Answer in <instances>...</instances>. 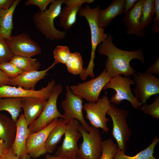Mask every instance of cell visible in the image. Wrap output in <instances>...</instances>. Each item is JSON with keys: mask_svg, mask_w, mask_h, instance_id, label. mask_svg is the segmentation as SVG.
<instances>
[{"mask_svg": "<svg viewBox=\"0 0 159 159\" xmlns=\"http://www.w3.org/2000/svg\"><path fill=\"white\" fill-rule=\"evenodd\" d=\"M155 0H144L140 18V23L145 28H148L155 14Z\"/></svg>", "mask_w": 159, "mask_h": 159, "instance_id": "28", "label": "cell"}, {"mask_svg": "<svg viewBox=\"0 0 159 159\" xmlns=\"http://www.w3.org/2000/svg\"><path fill=\"white\" fill-rule=\"evenodd\" d=\"M10 62L15 65L23 72L38 71L40 63L36 59L31 57L14 56Z\"/></svg>", "mask_w": 159, "mask_h": 159, "instance_id": "27", "label": "cell"}, {"mask_svg": "<svg viewBox=\"0 0 159 159\" xmlns=\"http://www.w3.org/2000/svg\"><path fill=\"white\" fill-rule=\"evenodd\" d=\"M0 159H18L11 147L8 149L0 157Z\"/></svg>", "mask_w": 159, "mask_h": 159, "instance_id": "38", "label": "cell"}, {"mask_svg": "<svg viewBox=\"0 0 159 159\" xmlns=\"http://www.w3.org/2000/svg\"><path fill=\"white\" fill-rule=\"evenodd\" d=\"M8 149V148L5 142L0 139V157Z\"/></svg>", "mask_w": 159, "mask_h": 159, "instance_id": "42", "label": "cell"}, {"mask_svg": "<svg viewBox=\"0 0 159 159\" xmlns=\"http://www.w3.org/2000/svg\"><path fill=\"white\" fill-rule=\"evenodd\" d=\"M102 153L100 159H114L118 148L117 145L111 138H108L102 142Z\"/></svg>", "mask_w": 159, "mask_h": 159, "instance_id": "30", "label": "cell"}, {"mask_svg": "<svg viewBox=\"0 0 159 159\" xmlns=\"http://www.w3.org/2000/svg\"><path fill=\"white\" fill-rule=\"evenodd\" d=\"M65 65L67 71L74 75H79L84 69L81 55L77 52L71 53Z\"/></svg>", "mask_w": 159, "mask_h": 159, "instance_id": "29", "label": "cell"}, {"mask_svg": "<svg viewBox=\"0 0 159 159\" xmlns=\"http://www.w3.org/2000/svg\"><path fill=\"white\" fill-rule=\"evenodd\" d=\"M66 159H79L77 157H72L69 158H68Z\"/></svg>", "mask_w": 159, "mask_h": 159, "instance_id": "44", "label": "cell"}, {"mask_svg": "<svg viewBox=\"0 0 159 159\" xmlns=\"http://www.w3.org/2000/svg\"><path fill=\"white\" fill-rule=\"evenodd\" d=\"M135 84L133 94L141 104L146 103L151 96L159 93V79L147 73L138 72L133 75Z\"/></svg>", "mask_w": 159, "mask_h": 159, "instance_id": "11", "label": "cell"}, {"mask_svg": "<svg viewBox=\"0 0 159 159\" xmlns=\"http://www.w3.org/2000/svg\"><path fill=\"white\" fill-rule=\"evenodd\" d=\"M78 130L83 138L77 155L79 159H100L102 153V139L99 130L92 126L89 132L80 124Z\"/></svg>", "mask_w": 159, "mask_h": 159, "instance_id": "5", "label": "cell"}, {"mask_svg": "<svg viewBox=\"0 0 159 159\" xmlns=\"http://www.w3.org/2000/svg\"><path fill=\"white\" fill-rule=\"evenodd\" d=\"M66 128V123L62 118H59L57 124L52 130L47 138L46 148L47 152L52 153L64 135Z\"/></svg>", "mask_w": 159, "mask_h": 159, "instance_id": "24", "label": "cell"}, {"mask_svg": "<svg viewBox=\"0 0 159 159\" xmlns=\"http://www.w3.org/2000/svg\"><path fill=\"white\" fill-rule=\"evenodd\" d=\"M111 78L104 69L97 77L88 81L73 85L69 87L72 92L90 102H95L99 99L100 93Z\"/></svg>", "mask_w": 159, "mask_h": 159, "instance_id": "8", "label": "cell"}, {"mask_svg": "<svg viewBox=\"0 0 159 159\" xmlns=\"http://www.w3.org/2000/svg\"><path fill=\"white\" fill-rule=\"evenodd\" d=\"M54 79L49 82L47 85L39 90H26L21 87L4 85L0 87V99L6 97H36L46 100L49 99L56 85Z\"/></svg>", "mask_w": 159, "mask_h": 159, "instance_id": "14", "label": "cell"}, {"mask_svg": "<svg viewBox=\"0 0 159 159\" xmlns=\"http://www.w3.org/2000/svg\"><path fill=\"white\" fill-rule=\"evenodd\" d=\"M62 90L61 85H56L41 113L34 121L28 126L30 133L43 129L56 118H62L63 114L59 112L57 107V100Z\"/></svg>", "mask_w": 159, "mask_h": 159, "instance_id": "6", "label": "cell"}, {"mask_svg": "<svg viewBox=\"0 0 159 159\" xmlns=\"http://www.w3.org/2000/svg\"><path fill=\"white\" fill-rule=\"evenodd\" d=\"M79 124L76 120L66 124L64 140L61 145L57 149L55 155L65 159L77 157L79 149L77 143L82 137L78 130Z\"/></svg>", "mask_w": 159, "mask_h": 159, "instance_id": "13", "label": "cell"}, {"mask_svg": "<svg viewBox=\"0 0 159 159\" xmlns=\"http://www.w3.org/2000/svg\"><path fill=\"white\" fill-rule=\"evenodd\" d=\"M144 0H138L134 6L128 11L124 13L123 21L128 35L144 37L146 31L141 25L140 18L142 5Z\"/></svg>", "mask_w": 159, "mask_h": 159, "instance_id": "17", "label": "cell"}, {"mask_svg": "<svg viewBox=\"0 0 159 159\" xmlns=\"http://www.w3.org/2000/svg\"><path fill=\"white\" fill-rule=\"evenodd\" d=\"M110 104L108 97L104 96L95 102L86 103L83 106L86 113V117L92 126L101 128L105 133L109 130L107 125L109 119L106 117V115Z\"/></svg>", "mask_w": 159, "mask_h": 159, "instance_id": "9", "label": "cell"}, {"mask_svg": "<svg viewBox=\"0 0 159 159\" xmlns=\"http://www.w3.org/2000/svg\"><path fill=\"white\" fill-rule=\"evenodd\" d=\"M100 9L99 5L93 8L86 5L85 7L82 8L78 13L80 16L85 17L87 21L91 37V52L90 60L87 68H85L83 72L79 75L80 78L83 80H85L88 77L94 78L93 70L96 49L99 44L105 40L108 35L107 33H105V28H100L98 25V15Z\"/></svg>", "mask_w": 159, "mask_h": 159, "instance_id": "2", "label": "cell"}, {"mask_svg": "<svg viewBox=\"0 0 159 159\" xmlns=\"http://www.w3.org/2000/svg\"><path fill=\"white\" fill-rule=\"evenodd\" d=\"M59 119H56L48 126L38 132L30 133L26 140V151L31 158H37L47 152L46 141L52 130L57 124Z\"/></svg>", "mask_w": 159, "mask_h": 159, "instance_id": "15", "label": "cell"}, {"mask_svg": "<svg viewBox=\"0 0 159 159\" xmlns=\"http://www.w3.org/2000/svg\"><path fill=\"white\" fill-rule=\"evenodd\" d=\"M16 130L12 149L18 159H30L26 151V140L30 133L24 113L16 122Z\"/></svg>", "mask_w": 159, "mask_h": 159, "instance_id": "16", "label": "cell"}, {"mask_svg": "<svg viewBox=\"0 0 159 159\" xmlns=\"http://www.w3.org/2000/svg\"><path fill=\"white\" fill-rule=\"evenodd\" d=\"M133 83L131 77H123L120 75L111 78L103 89L105 90L112 89L115 91L116 93L112 96L110 100L111 103L117 105L123 100H126L130 103L134 109H138L141 104L136 99L132 92L130 86Z\"/></svg>", "mask_w": 159, "mask_h": 159, "instance_id": "7", "label": "cell"}, {"mask_svg": "<svg viewBox=\"0 0 159 159\" xmlns=\"http://www.w3.org/2000/svg\"><path fill=\"white\" fill-rule=\"evenodd\" d=\"M55 65L53 63L44 70L23 72L14 78L11 79L10 86H17L26 90H35L37 83L47 75V72Z\"/></svg>", "mask_w": 159, "mask_h": 159, "instance_id": "19", "label": "cell"}, {"mask_svg": "<svg viewBox=\"0 0 159 159\" xmlns=\"http://www.w3.org/2000/svg\"><path fill=\"white\" fill-rule=\"evenodd\" d=\"M15 0H0V9L9 8L13 4Z\"/></svg>", "mask_w": 159, "mask_h": 159, "instance_id": "41", "label": "cell"}, {"mask_svg": "<svg viewBox=\"0 0 159 159\" xmlns=\"http://www.w3.org/2000/svg\"><path fill=\"white\" fill-rule=\"evenodd\" d=\"M94 0H64L65 6L59 17L60 26L65 30L69 29L76 23L77 14L84 3L91 4Z\"/></svg>", "mask_w": 159, "mask_h": 159, "instance_id": "18", "label": "cell"}, {"mask_svg": "<svg viewBox=\"0 0 159 159\" xmlns=\"http://www.w3.org/2000/svg\"><path fill=\"white\" fill-rule=\"evenodd\" d=\"M113 38L108 34L105 40L99 45L98 52L107 57L105 63L106 73L111 78L118 75L125 77L133 75L136 72L130 64L133 59L139 60L144 64L145 57L141 48L134 51H128L117 48L113 44Z\"/></svg>", "mask_w": 159, "mask_h": 159, "instance_id": "1", "label": "cell"}, {"mask_svg": "<svg viewBox=\"0 0 159 159\" xmlns=\"http://www.w3.org/2000/svg\"><path fill=\"white\" fill-rule=\"evenodd\" d=\"M107 114L110 116L112 121V136L116 141L118 148L125 153L127 142L132 134L126 120L129 112L127 110L118 108L111 103Z\"/></svg>", "mask_w": 159, "mask_h": 159, "instance_id": "4", "label": "cell"}, {"mask_svg": "<svg viewBox=\"0 0 159 159\" xmlns=\"http://www.w3.org/2000/svg\"><path fill=\"white\" fill-rule=\"evenodd\" d=\"M125 4V0H113L106 8L100 9L97 18L99 26L107 27L113 19L124 12Z\"/></svg>", "mask_w": 159, "mask_h": 159, "instance_id": "21", "label": "cell"}, {"mask_svg": "<svg viewBox=\"0 0 159 159\" xmlns=\"http://www.w3.org/2000/svg\"><path fill=\"white\" fill-rule=\"evenodd\" d=\"M0 70L11 79L14 78L23 72L13 64L7 62L0 64Z\"/></svg>", "mask_w": 159, "mask_h": 159, "instance_id": "33", "label": "cell"}, {"mask_svg": "<svg viewBox=\"0 0 159 159\" xmlns=\"http://www.w3.org/2000/svg\"><path fill=\"white\" fill-rule=\"evenodd\" d=\"M45 159H65L58 156L51 155L49 154H47L45 156Z\"/></svg>", "mask_w": 159, "mask_h": 159, "instance_id": "43", "label": "cell"}, {"mask_svg": "<svg viewBox=\"0 0 159 159\" xmlns=\"http://www.w3.org/2000/svg\"><path fill=\"white\" fill-rule=\"evenodd\" d=\"M125 4L124 13L128 11L135 5L138 0H125Z\"/></svg>", "mask_w": 159, "mask_h": 159, "instance_id": "40", "label": "cell"}, {"mask_svg": "<svg viewBox=\"0 0 159 159\" xmlns=\"http://www.w3.org/2000/svg\"><path fill=\"white\" fill-rule=\"evenodd\" d=\"M145 114L151 116L153 118L159 119V96H155L153 102L148 105L146 103L139 108Z\"/></svg>", "mask_w": 159, "mask_h": 159, "instance_id": "32", "label": "cell"}, {"mask_svg": "<svg viewBox=\"0 0 159 159\" xmlns=\"http://www.w3.org/2000/svg\"><path fill=\"white\" fill-rule=\"evenodd\" d=\"M20 0H15L12 6L6 9H0V36L5 39H9L13 29V14Z\"/></svg>", "mask_w": 159, "mask_h": 159, "instance_id": "22", "label": "cell"}, {"mask_svg": "<svg viewBox=\"0 0 159 159\" xmlns=\"http://www.w3.org/2000/svg\"><path fill=\"white\" fill-rule=\"evenodd\" d=\"M21 108V98L6 97L0 99V112L3 110L8 112L15 122L20 115Z\"/></svg>", "mask_w": 159, "mask_h": 159, "instance_id": "25", "label": "cell"}, {"mask_svg": "<svg viewBox=\"0 0 159 159\" xmlns=\"http://www.w3.org/2000/svg\"><path fill=\"white\" fill-rule=\"evenodd\" d=\"M16 130V122L11 118L0 113V139L5 142L8 148L12 147Z\"/></svg>", "mask_w": 159, "mask_h": 159, "instance_id": "23", "label": "cell"}, {"mask_svg": "<svg viewBox=\"0 0 159 159\" xmlns=\"http://www.w3.org/2000/svg\"><path fill=\"white\" fill-rule=\"evenodd\" d=\"M11 78L9 77L2 70H0V87L9 85Z\"/></svg>", "mask_w": 159, "mask_h": 159, "instance_id": "39", "label": "cell"}, {"mask_svg": "<svg viewBox=\"0 0 159 159\" xmlns=\"http://www.w3.org/2000/svg\"><path fill=\"white\" fill-rule=\"evenodd\" d=\"M54 61L53 63L56 64L61 63L65 64L72 53L69 47L64 45H58L53 51Z\"/></svg>", "mask_w": 159, "mask_h": 159, "instance_id": "31", "label": "cell"}, {"mask_svg": "<svg viewBox=\"0 0 159 159\" xmlns=\"http://www.w3.org/2000/svg\"><path fill=\"white\" fill-rule=\"evenodd\" d=\"M66 88L65 99L61 103L64 111L62 119L66 124L74 120H77L86 131L89 132L91 126L85 120L82 113L83 98L73 93L69 85H67Z\"/></svg>", "mask_w": 159, "mask_h": 159, "instance_id": "10", "label": "cell"}, {"mask_svg": "<svg viewBox=\"0 0 159 159\" xmlns=\"http://www.w3.org/2000/svg\"><path fill=\"white\" fill-rule=\"evenodd\" d=\"M47 100L36 97L22 98V108L27 125L29 126L39 116L44 109Z\"/></svg>", "mask_w": 159, "mask_h": 159, "instance_id": "20", "label": "cell"}, {"mask_svg": "<svg viewBox=\"0 0 159 159\" xmlns=\"http://www.w3.org/2000/svg\"><path fill=\"white\" fill-rule=\"evenodd\" d=\"M13 56L5 39L0 36V64L10 62Z\"/></svg>", "mask_w": 159, "mask_h": 159, "instance_id": "34", "label": "cell"}, {"mask_svg": "<svg viewBox=\"0 0 159 159\" xmlns=\"http://www.w3.org/2000/svg\"><path fill=\"white\" fill-rule=\"evenodd\" d=\"M5 40L14 56L32 57L41 52L39 45L25 33L11 35L9 39Z\"/></svg>", "mask_w": 159, "mask_h": 159, "instance_id": "12", "label": "cell"}, {"mask_svg": "<svg viewBox=\"0 0 159 159\" xmlns=\"http://www.w3.org/2000/svg\"><path fill=\"white\" fill-rule=\"evenodd\" d=\"M159 141V138L157 136L154 138L151 144L146 148L132 156L127 155L118 148L115 155L114 159H158L154 157L155 147Z\"/></svg>", "mask_w": 159, "mask_h": 159, "instance_id": "26", "label": "cell"}, {"mask_svg": "<svg viewBox=\"0 0 159 159\" xmlns=\"http://www.w3.org/2000/svg\"><path fill=\"white\" fill-rule=\"evenodd\" d=\"M53 0H28L25 2L26 6L34 5L37 6L40 11L43 12L46 10L48 5L51 4Z\"/></svg>", "mask_w": 159, "mask_h": 159, "instance_id": "35", "label": "cell"}, {"mask_svg": "<svg viewBox=\"0 0 159 159\" xmlns=\"http://www.w3.org/2000/svg\"><path fill=\"white\" fill-rule=\"evenodd\" d=\"M155 16L154 18L153 25L151 28L152 32L158 33L159 32V0H155Z\"/></svg>", "mask_w": 159, "mask_h": 159, "instance_id": "36", "label": "cell"}, {"mask_svg": "<svg viewBox=\"0 0 159 159\" xmlns=\"http://www.w3.org/2000/svg\"><path fill=\"white\" fill-rule=\"evenodd\" d=\"M146 72L152 75L153 74L159 76V57L157 58L154 63L148 67Z\"/></svg>", "mask_w": 159, "mask_h": 159, "instance_id": "37", "label": "cell"}, {"mask_svg": "<svg viewBox=\"0 0 159 159\" xmlns=\"http://www.w3.org/2000/svg\"><path fill=\"white\" fill-rule=\"evenodd\" d=\"M64 0H53L49 8L43 12L39 11L34 14L33 20L37 29L45 38L52 41L65 38L66 33L57 29L54 24L55 19L59 16Z\"/></svg>", "mask_w": 159, "mask_h": 159, "instance_id": "3", "label": "cell"}]
</instances>
